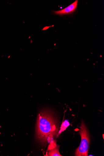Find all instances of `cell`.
<instances>
[{
	"mask_svg": "<svg viewBox=\"0 0 104 156\" xmlns=\"http://www.w3.org/2000/svg\"><path fill=\"white\" fill-rule=\"evenodd\" d=\"M70 123L68 120H65L62 124L60 127V129L59 130L56 136L58 137L62 132H64L70 125Z\"/></svg>",
	"mask_w": 104,
	"mask_h": 156,
	"instance_id": "5",
	"label": "cell"
},
{
	"mask_svg": "<svg viewBox=\"0 0 104 156\" xmlns=\"http://www.w3.org/2000/svg\"><path fill=\"white\" fill-rule=\"evenodd\" d=\"M79 133L81 137V141L79 147L76 151L75 156H88L90 138L87 127L83 121Z\"/></svg>",
	"mask_w": 104,
	"mask_h": 156,
	"instance_id": "2",
	"label": "cell"
},
{
	"mask_svg": "<svg viewBox=\"0 0 104 156\" xmlns=\"http://www.w3.org/2000/svg\"><path fill=\"white\" fill-rule=\"evenodd\" d=\"M59 125L57 117L54 111L49 108L41 109L37 116L36 137L43 146L52 142L58 134Z\"/></svg>",
	"mask_w": 104,
	"mask_h": 156,
	"instance_id": "1",
	"label": "cell"
},
{
	"mask_svg": "<svg viewBox=\"0 0 104 156\" xmlns=\"http://www.w3.org/2000/svg\"><path fill=\"white\" fill-rule=\"evenodd\" d=\"M78 1H76L68 7L62 10L58 11H53V13L55 15L60 16L64 15H68L75 12L76 10L78 5Z\"/></svg>",
	"mask_w": 104,
	"mask_h": 156,
	"instance_id": "3",
	"label": "cell"
},
{
	"mask_svg": "<svg viewBox=\"0 0 104 156\" xmlns=\"http://www.w3.org/2000/svg\"><path fill=\"white\" fill-rule=\"evenodd\" d=\"M47 156H62L59 151V148L56 147L54 148L49 150Z\"/></svg>",
	"mask_w": 104,
	"mask_h": 156,
	"instance_id": "4",
	"label": "cell"
}]
</instances>
